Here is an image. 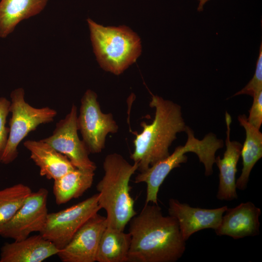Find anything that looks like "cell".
<instances>
[{"instance_id":"obj_1","label":"cell","mask_w":262,"mask_h":262,"mask_svg":"<svg viewBox=\"0 0 262 262\" xmlns=\"http://www.w3.org/2000/svg\"><path fill=\"white\" fill-rule=\"evenodd\" d=\"M129 223L128 262H175L182 256L186 245L178 222L158 204H145Z\"/></svg>"},{"instance_id":"obj_2","label":"cell","mask_w":262,"mask_h":262,"mask_svg":"<svg viewBox=\"0 0 262 262\" xmlns=\"http://www.w3.org/2000/svg\"><path fill=\"white\" fill-rule=\"evenodd\" d=\"M151 95L149 106L155 109L154 118L149 124L141 123L143 130L135 134L134 149L130 156L140 172L168 156L169 147L177 134L185 131L186 127L179 105Z\"/></svg>"},{"instance_id":"obj_3","label":"cell","mask_w":262,"mask_h":262,"mask_svg":"<svg viewBox=\"0 0 262 262\" xmlns=\"http://www.w3.org/2000/svg\"><path fill=\"white\" fill-rule=\"evenodd\" d=\"M138 164H130L122 156L107 155L103 163L104 175L98 182V203L106 213L107 227L124 230L136 214L134 200L130 195L129 181L138 169Z\"/></svg>"},{"instance_id":"obj_4","label":"cell","mask_w":262,"mask_h":262,"mask_svg":"<svg viewBox=\"0 0 262 262\" xmlns=\"http://www.w3.org/2000/svg\"><path fill=\"white\" fill-rule=\"evenodd\" d=\"M185 131L188 137L184 146H178L171 154L136 176L135 183L144 182L147 185L145 204L150 202L158 204L157 196L161 184L174 168L187 162V157L185 154L188 152L196 154L199 162L203 164L205 172L213 170L215 153L223 147V140L218 139L213 133H209L203 139L199 140L195 137L194 131L187 126Z\"/></svg>"},{"instance_id":"obj_5","label":"cell","mask_w":262,"mask_h":262,"mask_svg":"<svg viewBox=\"0 0 262 262\" xmlns=\"http://www.w3.org/2000/svg\"><path fill=\"white\" fill-rule=\"evenodd\" d=\"M87 21L94 52L104 70L118 75L136 61L141 46L135 33L125 26L104 27Z\"/></svg>"},{"instance_id":"obj_6","label":"cell","mask_w":262,"mask_h":262,"mask_svg":"<svg viewBox=\"0 0 262 262\" xmlns=\"http://www.w3.org/2000/svg\"><path fill=\"white\" fill-rule=\"evenodd\" d=\"M22 88L13 90L9 112L12 116L9 121V132L5 148L0 156V162L9 164L17 157L18 146L21 141L31 131L43 124L53 121L57 112L49 107L35 108L28 103L24 98Z\"/></svg>"},{"instance_id":"obj_7","label":"cell","mask_w":262,"mask_h":262,"mask_svg":"<svg viewBox=\"0 0 262 262\" xmlns=\"http://www.w3.org/2000/svg\"><path fill=\"white\" fill-rule=\"evenodd\" d=\"M100 209L98 193L67 208L49 213L39 234L61 249L81 226Z\"/></svg>"},{"instance_id":"obj_8","label":"cell","mask_w":262,"mask_h":262,"mask_svg":"<svg viewBox=\"0 0 262 262\" xmlns=\"http://www.w3.org/2000/svg\"><path fill=\"white\" fill-rule=\"evenodd\" d=\"M77 124L82 141L92 153L100 152L105 147L107 135L116 133L118 129L112 114L102 112L97 95L90 89L81 99Z\"/></svg>"},{"instance_id":"obj_9","label":"cell","mask_w":262,"mask_h":262,"mask_svg":"<svg viewBox=\"0 0 262 262\" xmlns=\"http://www.w3.org/2000/svg\"><path fill=\"white\" fill-rule=\"evenodd\" d=\"M77 117V108L73 104L69 113L57 123L52 135L41 140L66 156L76 168L95 171L97 166L78 134Z\"/></svg>"},{"instance_id":"obj_10","label":"cell","mask_w":262,"mask_h":262,"mask_svg":"<svg viewBox=\"0 0 262 262\" xmlns=\"http://www.w3.org/2000/svg\"><path fill=\"white\" fill-rule=\"evenodd\" d=\"M48 196V191L44 188L32 192L15 215L0 229V236L18 241L32 232L39 233L49 213Z\"/></svg>"},{"instance_id":"obj_11","label":"cell","mask_w":262,"mask_h":262,"mask_svg":"<svg viewBox=\"0 0 262 262\" xmlns=\"http://www.w3.org/2000/svg\"><path fill=\"white\" fill-rule=\"evenodd\" d=\"M106 217L98 213L87 220L57 255L63 262H95Z\"/></svg>"},{"instance_id":"obj_12","label":"cell","mask_w":262,"mask_h":262,"mask_svg":"<svg viewBox=\"0 0 262 262\" xmlns=\"http://www.w3.org/2000/svg\"><path fill=\"white\" fill-rule=\"evenodd\" d=\"M168 205L169 215L176 219L185 242L193 234L199 230L207 229L215 230L228 208L227 206L215 209L192 207L174 198L169 200Z\"/></svg>"},{"instance_id":"obj_13","label":"cell","mask_w":262,"mask_h":262,"mask_svg":"<svg viewBox=\"0 0 262 262\" xmlns=\"http://www.w3.org/2000/svg\"><path fill=\"white\" fill-rule=\"evenodd\" d=\"M261 214L260 208L250 201L228 208L215 232L218 236L226 235L234 239L257 236L260 233Z\"/></svg>"},{"instance_id":"obj_14","label":"cell","mask_w":262,"mask_h":262,"mask_svg":"<svg viewBox=\"0 0 262 262\" xmlns=\"http://www.w3.org/2000/svg\"><path fill=\"white\" fill-rule=\"evenodd\" d=\"M225 121L227 126L226 149L223 157H215V163L219 170V183L216 197L221 200H232L238 198L236 186L237 165L241 156L242 144L230 140L231 117L226 111Z\"/></svg>"},{"instance_id":"obj_15","label":"cell","mask_w":262,"mask_h":262,"mask_svg":"<svg viewBox=\"0 0 262 262\" xmlns=\"http://www.w3.org/2000/svg\"><path fill=\"white\" fill-rule=\"evenodd\" d=\"M59 250L39 234L5 243L0 249V262H42Z\"/></svg>"},{"instance_id":"obj_16","label":"cell","mask_w":262,"mask_h":262,"mask_svg":"<svg viewBox=\"0 0 262 262\" xmlns=\"http://www.w3.org/2000/svg\"><path fill=\"white\" fill-rule=\"evenodd\" d=\"M23 145L39 168L40 175L48 179L56 180L76 168L66 156L42 140H26Z\"/></svg>"},{"instance_id":"obj_17","label":"cell","mask_w":262,"mask_h":262,"mask_svg":"<svg viewBox=\"0 0 262 262\" xmlns=\"http://www.w3.org/2000/svg\"><path fill=\"white\" fill-rule=\"evenodd\" d=\"M48 0H1L0 37L5 38L22 20L40 13Z\"/></svg>"},{"instance_id":"obj_18","label":"cell","mask_w":262,"mask_h":262,"mask_svg":"<svg viewBox=\"0 0 262 262\" xmlns=\"http://www.w3.org/2000/svg\"><path fill=\"white\" fill-rule=\"evenodd\" d=\"M238 120L245 130L246 137L241 153L243 168L240 176L236 180V188L245 190L253 166L262 157V133L260 130L248 123L245 115H239Z\"/></svg>"},{"instance_id":"obj_19","label":"cell","mask_w":262,"mask_h":262,"mask_svg":"<svg viewBox=\"0 0 262 262\" xmlns=\"http://www.w3.org/2000/svg\"><path fill=\"white\" fill-rule=\"evenodd\" d=\"M94 171L76 168L54 180L53 192L58 205L81 196L93 182Z\"/></svg>"},{"instance_id":"obj_20","label":"cell","mask_w":262,"mask_h":262,"mask_svg":"<svg viewBox=\"0 0 262 262\" xmlns=\"http://www.w3.org/2000/svg\"><path fill=\"white\" fill-rule=\"evenodd\" d=\"M130 234L106 227L99 243L96 262H128Z\"/></svg>"},{"instance_id":"obj_21","label":"cell","mask_w":262,"mask_h":262,"mask_svg":"<svg viewBox=\"0 0 262 262\" xmlns=\"http://www.w3.org/2000/svg\"><path fill=\"white\" fill-rule=\"evenodd\" d=\"M32 192L29 186L22 183L0 190V229L15 215Z\"/></svg>"},{"instance_id":"obj_22","label":"cell","mask_w":262,"mask_h":262,"mask_svg":"<svg viewBox=\"0 0 262 262\" xmlns=\"http://www.w3.org/2000/svg\"><path fill=\"white\" fill-rule=\"evenodd\" d=\"M262 90V44L261 43L259 57L257 61L255 72L252 79L242 90L236 93L233 96L247 94L252 97Z\"/></svg>"},{"instance_id":"obj_23","label":"cell","mask_w":262,"mask_h":262,"mask_svg":"<svg viewBox=\"0 0 262 262\" xmlns=\"http://www.w3.org/2000/svg\"><path fill=\"white\" fill-rule=\"evenodd\" d=\"M11 101L5 97L0 98V156L6 146L9 128L6 126Z\"/></svg>"},{"instance_id":"obj_24","label":"cell","mask_w":262,"mask_h":262,"mask_svg":"<svg viewBox=\"0 0 262 262\" xmlns=\"http://www.w3.org/2000/svg\"><path fill=\"white\" fill-rule=\"evenodd\" d=\"M253 101L249 111L247 121L260 130L262 123V90L253 96Z\"/></svg>"},{"instance_id":"obj_25","label":"cell","mask_w":262,"mask_h":262,"mask_svg":"<svg viewBox=\"0 0 262 262\" xmlns=\"http://www.w3.org/2000/svg\"><path fill=\"white\" fill-rule=\"evenodd\" d=\"M199 0V4L198 6L197 7V11H202L203 9V6L204 4L209 0Z\"/></svg>"}]
</instances>
